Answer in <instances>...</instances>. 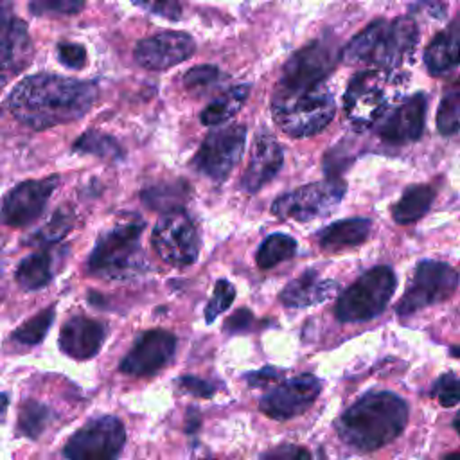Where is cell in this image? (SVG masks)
Segmentation results:
<instances>
[{
	"mask_svg": "<svg viewBox=\"0 0 460 460\" xmlns=\"http://www.w3.org/2000/svg\"><path fill=\"white\" fill-rule=\"evenodd\" d=\"M282 376V370H277L273 367H264L257 372H250L244 376V379L248 381L250 386H264L266 383H271L275 379H279Z\"/></svg>",
	"mask_w": 460,
	"mask_h": 460,
	"instance_id": "7bdbcfd3",
	"label": "cell"
},
{
	"mask_svg": "<svg viewBox=\"0 0 460 460\" xmlns=\"http://www.w3.org/2000/svg\"><path fill=\"white\" fill-rule=\"evenodd\" d=\"M246 142V128L243 124H230L210 131L201 142L192 158L198 172L214 181H223L237 165Z\"/></svg>",
	"mask_w": 460,
	"mask_h": 460,
	"instance_id": "7c38bea8",
	"label": "cell"
},
{
	"mask_svg": "<svg viewBox=\"0 0 460 460\" xmlns=\"http://www.w3.org/2000/svg\"><path fill=\"white\" fill-rule=\"evenodd\" d=\"M72 226V214L65 208L56 210L54 216L31 235V244H52L59 241Z\"/></svg>",
	"mask_w": 460,
	"mask_h": 460,
	"instance_id": "836d02e7",
	"label": "cell"
},
{
	"mask_svg": "<svg viewBox=\"0 0 460 460\" xmlns=\"http://www.w3.org/2000/svg\"><path fill=\"white\" fill-rule=\"evenodd\" d=\"M126 442V429L120 419L102 415L88 420L65 444L63 455L68 460H117Z\"/></svg>",
	"mask_w": 460,
	"mask_h": 460,
	"instance_id": "30bf717a",
	"label": "cell"
},
{
	"mask_svg": "<svg viewBox=\"0 0 460 460\" xmlns=\"http://www.w3.org/2000/svg\"><path fill=\"white\" fill-rule=\"evenodd\" d=\"M178 385L183 392L196 395V397H212L216 392V386L205 379L194 377V376H183L178 379Z\"/></svg>",
	"mask_w": 460,
	"mask_h": 460,
	"instance_id": "b9f144b4",
	"label": "cell"
},
{
	"mask_svg": "<svg viewBox=\"0 0 460 460\" xmlns=\"http://www.w3.org/2000/svg\"><path fill=\"white\" fill-rule=\"evenodd\" d=\"M234 298H235V288L226 279H219L214 286V295L205 307L207 323H212L225 309H228Z\"/></svg>",
	"mask_w": 460,
	"mask_h": 460,
	"instance_id": "e575fe53",
	"label": "cell"
},
{
	"mask_svg": "<svg viewBox=\"0 0 460 460\" xmlns=\"http://www.w3.org/2000/svg\"><path fill=\"white\" fill-rule=\"evenodd\" d=\"M370 234V219L349 217L325 226L318 234L320 246L327 252H340L361 244Z\"/></svg>",
	"mask_w": 460,
	"mask_h": 460,
	"instance_id": "cb8c5ba5",
	"label": "cell"
},
{
	"mask_svg": "<svg viewBox=\"0 0 460 460\" xmlns=\"http://www.w3.org/2000/svg\"><path fill=\"white\" fill-rule=\"evenodd\" d=\"M338 56L336 45L325 38L307 43L284 63L279 86L286 90H305L322 84L336 66Z\"/></svg>",
	"mask_w": 460,
	"mask_h": 460,
	"instance_id": "8fae6325",
	"label": "cell"
},
{
	"mask_svg": "<svg viewBox=\"0 0 460 460\" xmlns=\"http://www.w3.org/2000/svg\"><path fill=\"white\" fill-rule=\"evenodd\" d=\"M424 63L431 75L444 74L460 65V13L429 41L424 50Z\"/></svg>",
	"mask_w": 460,
	"mask_h": 460,
	"instance_id": "603a6c76",
	"label": "cell"
},
{
	"mask_svg": "<svg viewBox=\"0 0 460 460\" xmlns=\"http://www.w3.org/2000/svg\"><path fill=\"white\" fill-rule=\"evenodd\" d=\"M338 289L340 284L336 280L322 279L314 270H307L280 291V302L288 307L302 309L329 300Z\"/></svg>",
	"mask_w": 460,
	"mask_h": 460,
	"instance_id": "7402d4cb",
	"label": "cell"
},
{
	"mask_svg": "<svg viewBox=\"0 0 460 460\" xmlns=\"http://www.w3.org/2000/svg\"><path fill=\"white\" fill-rule=\"evenodd\" d=\"M219 79V68L212 65H199L183 75V84L187 90L194 93H205L210 86H214Z\"/></svg>",
	"mask_w": 460,
	"mask_h": 460,
	"instance_id": "8d00e7d4",
	"label": "cell"
},
{
	"mask_svg": "<svg viewBox=\"0 0 460 460\" xmlns=\"http://www.w3.org/2000/svg\"><path fill=\"white\" fill-rule=\"evenodd\" d=\"M395 273L388 266H374L363 273L336 302L340 322H365L377 316L395 291Z\"/></svg>",
	"mask_w": 460,
	"mask_h": 460,
	"instance_id": "8992f818",
	"label": "cell"
},
{
	"mask_svg": "<svg viewBox=\"0 0 460 460\" xmlns=\"http://www.w3.org/2000/svg\"><path fill=\"white\" fill-rule=\"evenodd\" d=\"M250 93L248 84L232 86L230 90L223 92L219 97H216L203 111H201V124L205 126H219L226 122L230 117H234L241 106L244 104L246 97Z\"/></svg>",
	"mask_w": 460,
	"mask_h": 460,
	"instance_id": "4316f807",
	"label": "cell"
},
{
	"mask_svg": "<svg viewBox=\"0 0 460 460\" xmlns=\"http://www.w3.org/2000/svg\"><path fill=\"white\" fill-rule=\"evenodd\" d=\"M151 243L162 261L172 266H189L198 259L199 237L183 210L165 212L153 228Z\"/></svg>",
	"mask_w": 460,
	"mask_h": 460,
	"instance_id": "4fadbf2b",
	"label": "cell"
},
{
	"mask_svg": "<svg viewBox=\"0 0 460 460\" xmlns=\"http://www.w3.org/2000/svg\"><path fill=\"white\" fill-rule=\"evenodd\" d=\"M106 325L88 316H72L59 331L58 345L61 352L74 359H90L102 347Z\"/></svg>",
	"mask_w": 460,
	"mask_h": 460,
	"instance_id": "44dd1931",
	"label": "cell"
},
{
	"mask_svg": "<svg viewBox=\"0 0 460 460\" xmlns=\"http://www.w3.org/2000/svg\"><path fill=\"white\" fill-rule=\"evenodd\" d=\"M431 395L444 406L451 408L460 402V377L455 374H442L431 386Z\"/></svg>",
	"mask_w": 460,
	"mask_h": 460,
	"instance_id": "74e56055",
	"label": "cell"
},
{
	"mask_svg": "<svg viewBox=\"0 0 460 460\" xmlns=\"http://www.w3.org/2000/svg\"><path fill=\"white\" fill-rule=\"evenodd\" d=\"M453 426H455V429L460 433V411L456 413V417H455V420H453Z\"/></svg>",
	"mask_w": 460,
	"mask_h": 460,
	"instance_id": "c3c4849f",
	"label": "cell"
},
{
	"mask_svg": "<svg viewBox=\"0 0 460 460\" xmlns=\"http://www.w3.org/2000/svg\"><path fill=\"white\" fill-rule=\"evenodd\" d=\"M72 149L75 153L93 155V156L106 158V160H122L124 158V149L120 147V144L113 137H110L106 133H101L97 129L84 131L72 144Z\"/></svg>",
	"mask_w": 460,
	"mask_h": 460,
	"instance_id": "f1b7e54d",
	"label": "cell"
},
{
	"mask_svg": "<svg viewBox=\"0 0 460 460\" xmlns=\"http://www.w3.org/2000/svg\"><path fill=\"white\" fill-rule=\"evenodd\" d=\"M419 41V31L413 16L395 20H374L356 34L341 50L349 65H374L381 70H392L411 58Z\"/></svg>",
	"mask_w": 460,
	"mask_h": 460,
	"instance_id": "3957f363",
	"label": "cell"
},
{
	"mask_svg": "<svg viewBox=\"0 0 460 460\" xmlns=\"http://www.w3.org/2000/svg\"><path fill=\"white\" fill-rule=\"evenodd\" d=\"M58 174L41 180H25L18 183L5 194L0 205V221L14 228H22L34 223L43 214L47 201L58 187Z\"/></svg>",
	"mask_w": 460,
	"mask_h": 460,
	"instance_id": "5bb4252c",
	"label": "cell"
},
{
	"mask_svg": "<svg viewBox=\"0 0 460 460\" xmlns=\"http://www.w3.org/2000/svg\"><path fill=\"white\" fill-rule=\"evenodd\" d=\"M54 307H47L40 313H36L32 318L25 320L14 332L13 340L22 345H36L40 343L45 334L49 332L52 322H54Z\"/></svg>",
	"mask_w": 460,
	"mask_h": 460,
	"instance_id": "d6a6232c",
	"label": "cell"
},
{
	"mask_svg": "<svg viewBox=\"0 0 460 460\" xmlns=\"http://www.w3.org/2000/svg\"><path fill=\"white\" fill-rule=\"evenodd\" d=\"M458 286V273L440 261H420L397 304V313L408 316L419 309L449 298Z\"/></svg>",
	"mask_w": 460,
	"mask_h": 460,
	"instance_id": "ba28073f",
	"label": "cell"
},
{
	"mask_svg": "<svg viewBox=\"0 0 460 460\" xmlns=\"http://www.w3.org/2000/svg\"><path fill=\"white\" fill-rule=\"evenodd\" d=\"M131 4L151 14H156L172 22L181 18V5L178 0H131Z\"/></svg>",
	"mask_w": 460,
	"mask_h": 460,
	"instance_id": "f35d334b",
	"label": "cell"
},
{
	"mask_svg": "<svg viewBox=\"0 0 460 460\" xmlns=\"http://www.w3.org/2000/svg\"><path fill=\"white\" fill-rule=\"evenodd\" d=\"M176 350V336L164 329H153L140 334L120 361V372L133 377L153 376L164 368Z\"/></svg>",
	"mask_w": 460,
	"mask_h": 460,
	"instance_id": "2e32d148",
	"label": "cell"
},
{
	"mask_svg": "<svg viewBox=\"0 0 460 460\" xmlns=\"http://www.w3.org/2000/svg\"><path fill=\"white\" fill-rule=\"evenodd\" d=\"M435 190L429 185H411L404 190L401 199L392 208V217L401 223H413L420 219L431 207Z\"/></svg>",
	"mask_w": 460,
	"mask_h": 460,
	"instance_id": "d4e9b609",
	"label": "cell"
},
{
	"mask_svg": "<svg viewBox=\"0 0 460 460\" xmlns=\"http://www.w3.org/2000/svg\"><path fill=\"white\" fill-rule=\"evenodd\" d=\"M144 221L137 216L115 225L104 232L86 262V271L93 277L117 280L129 279L142 271L144 255L140 250V234Z\"/></svg>",
	"mask_w": 460,
	"mask_h": 460,
	"instance_id": "5b68a950",
	"label": "cell"
},
{
	"mask_svg": "<svg viewBox=\"0 0 460 460\" xmlns=\"http://www.w3.org/2000/svg\"><path fill=\"white\" fill-rule=\"evenodd\" d=\"M7 406H9V397H7V394H0V417H4Z\"/></svg>",
	"mask_w": 460,
	"mask_h": 460,
	"instance_id": "bcb514c9",
	"label": "cell"
},
{
	"mask_svg": "<svg viewBox=\"0 0 460 460\" xmlns=\"http://www.w3.org/2000/svg\"><path fill=\"white\" fill-rule=\"evenodd\" d=\"M58 59L72 70H81L86 65V49L79 43H58Z\"/></svg>",
	"mask_w": 460,
	"mask_h": 460,
	"instance_id": "ab89813d",
	"label": "cell"
},
{
	"mask_svg": "<svg viewBox=\"0 0 460 460\" xmlns=\"http://www.w3.org/2000/svg\"><path fill=\"white\" fill-rule=\"evenodd\" d=\"M428 97L424 93H415L397 108L383 113L374 124L376 133L388 144H408L420 138L426 122Z\"/></svg>",
	"mask_w": 460,
	"mask_h": 460,
	"instance_id": "e0dca14e",
	"label": "cell"
},
{
	"mask_svg": "<svg viewBox=\"0 0 460 460\" xmlns=\"http://www.w3.org/2000/svg\"><path fill=\"white\" fill-rule=\"evenodd\" d=\"M9 11H11V4H9V0H0V18H4V16H11V14H9Z\"/></svg>",
	"mask_w": 460,
	"mask_h": 460,
	"instance_id": "f6af8a7d",
	"label": "cell"
},
{
	"mask_svg": "<svg viewBox=\"0 0 460 460\" xmlns=\"http://www.w3.org/2000/svg\"><path fill=\"white\" fill-rule=\"evenodd\" d=\"M250 322H252V313H250L246 307H243V309H239L237 313H234V314L226 320L225 329H226L228 332H241V331H244V329L250 325Z\"/></svg>",
	"mask_w": 460,
	"mask_h": 460,
	"instance_id": "ee69618b",
	"label": "cell"
},
{
	"mask_svg": "<svg viewBox=\"0 0 460 460\" xmlns=\"http://www.w3.org/2000/svg\"><path fill=\"white\" fill-rule=\"evenodd\" d=\"M336 111L332 95L316 84L305 90H286L277 86L271 113L277 126L293 138H305L329 126Z\"/></svg>",
	"mask_w": 460,
	"mask_h": 460,
	"instance_id": "277c9868",
	"label": "cell"
},
{
	"mask_svg": "<svg viewBox=\"0 0 460 460\" xmlns=\"http://www.w3.org/2000/svg\"><path fill=\"white\" fill-rule=\"evenodd\" d=\"M322 383L311 374L291 377L270 390L259 402L261 411L273 420H288L304 413L318 397Z\"/></svg>",
	"mask_w": 460,
	"mask_h": 460,
	"instance_id": "9a60e30c",
	"label": "cell"
},
{
	"mask_svg": "<svg viewBox=\"0 0 460 460\" xmlns=\"http://www.w3.org/2000/svg\"><path fill=\"white\" fill-rule=\"evenodd\" d=\"M437 129L444 137L460 133V77L442 93L437 110Z\"/></svg>",
	"mask_w": 460,
	"mask_h": 460,
	"instance_id": "f546056e",
	"label": "cell"
},
{
	"mask_svg": "<svg viewBox=\"0 0 460 460\" xmlns=\"http://www.w3.org/2000/svg\"><path fill=\"white\" fill-rule=\"evenodd\" d=\"M16 282L29 291L41 289L52 279V257L49 252H34L20 261L14 271Z\"/></svg>",
	"mask_w": 460,
	"mask_h": 460,
	"instance_id": "83f0119b",
	"label": "cell"
},
{
	"mask_svg": "<svg viewBox=\"0 0 460 460\" xmlns=\"http://www.w3.org/2000/svg\"><path fill=\"white\" fill-rule=\"evenodd\" d=\"M261 460H311V455L305 447L295 444H282L262 455Z\"/></svg>",
	"mask_w": 460,
	"mask_h": 460,
	"instance_id": "60d3db41",
	"label": "cell"
},
{
	"mask_svg": "<svg viewBox=\"0 0 460 460\" xmlns=\"http://www.w3.org/2000/svg\"><path fill=\"white\" fill-rule=\"evenodd\" d=\"M97 101V86L54 74H36L20 81L7 97L11 115L32 129H49L86 115Z\"/></svg>",
	"mask_w": 460,
	"mask_h": 460,
	"instance_id": "6da1fadb",
	"label": "cell"
},
{
	"mask_svg": "<svg viewBox=\"0 0 460 460\" xmlns=\"http://www.w3.org/2000/svg\"><path fill=\"white\" fill-rule=\"evenodd\" d=\"M284 162V153L275 137L270 133H259L253 140L250 162L241 178V189L248 194L261 190L268 181L275 178Z\"/></svg>",
	"mask_w": 460,
	"mask_h": 460,
	"instance_id": "ffe728a7",
	"label": "cell"
},
{
	"mask_svg": "<svg viewBox=\"0 0 460 460\" xmlns=\"http://www.w3.org/2000/svg\"><path fill=\"white\" fill-rule=\"evenodd\" d=\"M50 419V411L45 404L34 401V399H27L22 406H20V413H18V431L32 440H36L41 431L45 429L47 422Z\"/></svg>",
	"mask_w": 460,
	"mask_h": 460,
	"instance_id": "1f68e13d",
	"label": "cell"
},
{
	"mask_svg": "<svg viewBox=\"0 0 460 460\" xmlns=\"http://www.w3.org/2000/svg\"><path fill=\"white\" fill-rule=\"evenodd\" d=\"M31 56L27 25L13 16L0 18V88L31 63Z\"/></svg>",
	"mask_w": 460,
	"mask_h": 460,
	"instance_id": "d6986e66",
	"label": "cell"
},
{
	"mask_svg": "<svg viewBox=\"0 0 460 460\" xmlns=\"http://www.w3.org/2000/svg\"><path fill=\"white\" fill-rule=\"evenodd\" d=\"M343 194L345 183L340 178L331 176L323 181L302 185L284 196H279L271 205V212L280 219L311 221L331 214L341 201Z\"/></svg>",
	"mask_w": 460,
	"mask_h": 460,
	"instance_id": "52a82bcc",
	"label": "cell"
},
{
	"mask_svg": "<svg viewBox=\"0 0 460 460\" xmlns=\"http://www.w3.org/2000/svg\"><path fill=\"white\" fill-rule=\"evenodd\" d=\"M296 241L286 234L268 235L257 250L255 262L261 270H270L282 261H288L295 255Z\"/></svg>",
	"mask_w": 460,
	"mask_h": 460,
	"instance_id": "4dcf8cb0",
	"label": "cell"
},
{
	"mask_svg": "<svg viewBox=\"0 0 460 460\" xmlns=\"http://www.w3.org/2000/svg\"><path fill=\"white\" fill-rule=\"evenodd\" d=\"M390 77L386 70H361L349 81L343 110L356 128L374 126L388 106Z\"/></svg>",
	"mask_w": 460,
	"mask_h": 460,
	"instance_id": "9c48e42d",
	"label": "cell"
},
{
	"mask_svg": "<svg viewBox=\"0 0 460 460\" xmlns=\"http://www.w3.org/2000/svg\"><path fill=\"white\" fill-rule=\"evenodd\" d=\"M442 460H460V449L455 451V453H449L447 456H444Z\"/></svg>",
	"mask_w": 460,
	"mask_h": 460,
	"instance_id": "7dc6e473",
	"label": "cell"
},
{
	"mask_svg": "<svg viewBox=\"0 0 460 460\" xmlns=\"http://www.w3.org/2000/svg\"><path fill=\"white\" fill-rule=\"evenodd\" d=\"M86 0H31L29 9L36 16L75 14L84 7Z\"/></svg>",
	"mask_w": 460,
	"mask_h": 460,
	"instance_id": "d590c367",
	"label": "cell"
},
{
	"mask_svg": "<svg viewBox=\"0 0 460 460\" xmlns=\"http://www.w3.org/2000/svg\"><path fill=\"white\" fill-rule=\"evenodd\" d=\"M189 192H190L189 185L183 180H178V181L151 185L140 192V198L153 210L172 212V210H181L183 203L189 198Z\"/></svg>",
	"mask_w": 460,
	"mask_h": 460,
	"instance_id": "484cf974",
	"label": "cell"
},
{
	"mask_svg": "<svg viewBox=\"0 0 460 460\" xmlns=\"http://www.w3.org/2000/svg\"><path fill=\"white\" fill-rule=\"evenodd\" d=\"M406 422L408 404L392 392H377L349 406L336 420V431L350 447L370 453L399 437Z\"/></svg>",
	"mask_w": 460,
	"mask_h": 460,
	"instance_id": "7a4b0ae2",
	"label": "cell"
},
{
	"mask_svg": "<svg viewBox=\"0 0 460 460\" xmlns=\"http://www.w3.org/2000/svg\"><path fill=\"white\" fill-rule=\"evenodd\" d=\"M196 50L187 32L167 31L146 38L135 47V61L147 70H165L189 59Z\"/></svg>",
	"mask_w": 460,
	"mask_h": 460,
	"instance_id": "ac0fdd59",
	"label": "cell"
}]
</instances>
